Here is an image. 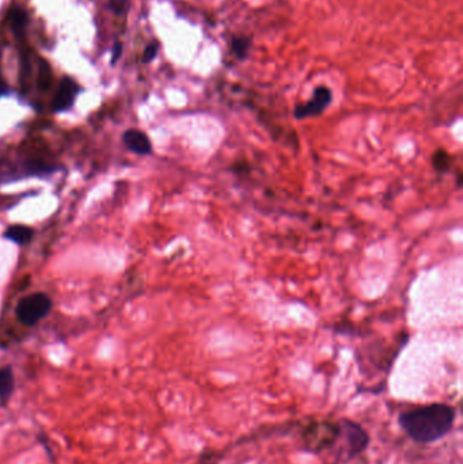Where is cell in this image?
<instances>
[{"mask_svg":"<svg viewBox=\"0 0 463 464\" xmlns=\"http://www.w3.org/2000/svg\"><path fill=\"white\" fill-rule=\"evenodd\" d=\"M338 438H344L349 459L364 452L370 444V434L356 421L341 420L338 423Z\"/></svg>","mask_w":463,"mask_h":464,"instance_id":"obj_3","label":"cell"},{"mask_svg":"<svg viewBox=\"0 0 463 464\" xmlns=\"http://www.w3.org/2000/svg\"><path fill=\"white\" fill-rule=\"evenodd\" d=\"M457 418V410L446 403L419 406L398 416V425L419 444H432L446 437Z\"/></svg>","mask_w":463,"mask_h":464,"instance_id":"obj_1","label":"cell"},{"mask_svg":"<svg viewBox=\"0 0 463 464\" xmlns=\"http://www.w3.org/2000/svg\"><path fill=\"white\" fill-rule=\"evenodd\" d=\"M451 156L448 152H446L444 149H439L435 152L433 158H432V165L435 167V170H437L439 173H446L450 170L451 167Z\"/></svg>","mask_w":463,"mask_h":464,"instance_id":"obj_10","label":"cell"},{"mask_svg":"<svg viewBox=\"0 0 463 464\" xmlns=\"http://www.w3.org/2000/svg\"><path fill=\"white\" fill-rule=\"evenodd\" d=\"M158 49H159V45H158V42H152L147 49H145V52H144V63H148V62H151L155 56H156V53H158Z\"/></svg>","mask_w":463,"mask_h":464,"instance_id":"obj_11","label":"cell"},{"mask_svg":"<svg viewBox=\"0 0 463 464\" xmlns=\"http://www.w3.org/2000/svg\"><path fill=\"white\" fill-rule=\"evenodd\" d=\"M52 300L46 293L37 292L19 300L15 308V315L24 326L32 327L49 315Z\"/></svg>","mask_w":463,"mask_h":464,"instance_id":"obj_2","label":"cell"},{"mask_svg":"<svg viewBox=\"0 0 463 464\" xmlns=\"http://www.w3.org/2000/svg\"><path fill=\"white\" fill-rule=\"evenodd\" d=\"M122 143L136 155L145 156L152 152V144L149 138L139 129H128L122 135Z\"/></svg>","mask_w":463,"mask_h":464,"instance_id":"obj_6","label":"cell"},{"mask_svg":"<svg viewBox=\"0 0 463 464\" xmlns=\"http://www.w3.org/2000/svg\"><path fill=\"white\" fill-rule=\"evenodd\" d=\"M10 24H11V28H12V32L15 35H21L24 33L26 25H28V15L24 10L21 8H11L10 11Z\"/></svg>","mask_w":463,"mask_h":464,"instance_id":"obj_9","label":"cell"},{"mask_svg":"<svg viewBox=\"0 0 463 464\" xmlns=\"http://www.w3.org/2000/svg\"><path fill=\"white\" fill-rule=\"evenodd\" d=\"M15 390V378L11 366L0 368V403L7 405Z\"/></svg>","mask_w":463,"mask_h":464,"instance_id":"obj_8","label":"cell"},{"mask_svg":"<svg viewBox=\"0 0 463 464\" xmlns=\"http://www.w3.org/2000/svg\"><path fill=\"white\" fill-rule=\"evenodd\" d=\"M127 3H128V0H113L111 4H110V7H111V10H113L114 12L121 14V12L125 11V8H127Z\"/></svg>","mask_w":463,"mask_h":464,"instance_id":"obj_12","label":"cell"},{"mask_svg":"<svg viewBox=\"0 0 463 464\" xmlns=\"http://www.w3.org/2000/svg\"><path fill=\"white\" fill-rule=\"evenodd\" d=\"M78 93H79V87H78L76 82L71 77H64L60 82L59 89L56 91V95L53 98L52 110L55 113H63V111L70 110L72 105L75 104Z\"/></svg>","mask_w":463,"mask_h":464,"instance_id":"obj_5","label":"cell"},{"mask_svg":"<svg viewBox=\"0 0 463 464\" xmlns=\"http://www.w3.org/2000/svg\"><path fill=\"white\" fill-rule=\"evenodd\" d=\"M332 102V93L326 87H318L314 91L313 100L309 101L305 105L296 107L293 111V115L296 120H305L309 117H316L320 115L322 111L329 106Z\"/></svg>","mask_w":463,"mask_h":464,"instance_id":"obj_4","label":"cell"},{"mask_svg":"<svg viewBox=\"0 0 463 464\" xmlns=\"http://www.w3.org/2000/svg\"><path fill=\"white\" fill-rule=\"evenodd\" d=\"M6 93H7V86H6V83L3 82V79L0 76V97H3Z\"/></svg>","mask_w":463,"mask_h":464,"instance_id":"obj_14","label":"cell"},{"mask_svg":"<svg viewBox=\"0 0 463 464\" xmlns=\"http://www.w3.org/2000/svg\"><path fill=\"white\" fill-rule=\"evenodd\" d=\"M3 238L7 241H11L19 246L28 245L29 242H32V239L35 238V230L28 227V225H22V224H14L10 225L4 234Z\"/></svg>","mask_w":463,"mask_h":464,"instance_id":"obj_7","label":"cell"},{"mask_svg":"<svg viewBox=\"0 0 463 464\" xmlns=\"http://www.w3.org/2000/svg\"><path fill=\"white\" fill-rule=\"evenodd\" d=\"M121 52H122V45L120 42H116L114 44V48H113V57H111V63H116L118 60V57L121 56Z\"/></svg>","mask_w":463,"mask_h":464,"instance_id":"obj_13","label":"cell"}]
</instances>
